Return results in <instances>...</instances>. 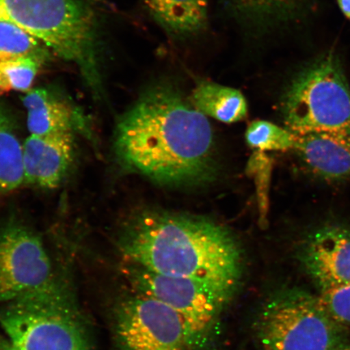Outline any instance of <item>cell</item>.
Wrapping results in <instances>:
<instances>
[{
  "label": "cell",
  "instance_id": "6da1fadb",
  "mask_svg": "<svg viewBox=\"0 0 350 350\" xmlns=\"http://www.w3.org/2000/svg\"><path fill=\"white\" fill-rule=\"evenodd\" d=\"M206 117L173 82H156L118 122L113 139L118 163L161 186L213 181L215 143Z\"/></svg>",
  "mask_w": 350,
  "mask_h": 350
},
{
  "label": "cell",
  "instance_id": "7a4b0ae2",
  "mask_svg": "<svg viewBox=\"0 0 350 350\" xmlns=\"http://www.w3.org/2000/svg\"><path fill=\"white\" fill-rule=\"evenodd\" d=\"M120 249L131 265L235 291L243 251L226 226L203 217L148 210L126 223Z\"/></svg>",
  "mask_w": 350,
  "mask_h": 350
},
{
  "label": "cell",
  "instance_id": "3957f363",
  "mask_svg": "<svg viewBox=\"0 0 350 350\" xmlns=\"http://www.w3.org/2000/svg\"><path fill=\"white\" fill-rule=\"evenodd\" d=\"M0 325L20 350H93L71 293L56 280L4 305Z\"/></svg>",
  "mask_w": 350,
  "mask_h": 350
},
{
  "label": "cell",
  "instance_id": "277c9868",
  "mask_svg": "<svg viewBox=\"0 0 350 350\" xmlns=\"http://www.w3.org/2000/svg\"><path fill=\"white\" fill-rule=\"evenodd\" d=\"M0 18L31 34L99 85L93 21L78 0H0Z\"/></svg>",
  "mask_w": 350,
  "mask_h": 350
},
{
  "label": "cell",
  "instance_id": "5b68a950",
  "mask_svg": "<svg viewBox=\"0 0 350 350\" xmlns=\"http://www.w3.org/2000/svg\"><path fill=\"white\" fill-rule=\"evenodd\" d=\"M282 109L295 135H350V87L338 57L326 54L300 70L284 92Z\"/></svg>",
  "mask_w": 350,
  "mask_h": 350
},
{
  "label": "cell",
  "instance_id": "8992f818",
  "mask_svg": "<svg viewBox=\"0 0 350 350\" xmlns=\"http://www.w3.org/2000/svg\"><path fill=\"white\" fill-rule=\"evenodd\" d=\"M262 350H344L347 328L328 313L319 296L299 288L275 293L257 318Z\"/></svg>",
  "mask_w": 350,
  "mask_h": 350
},
{
  "label": "cell",
  "instance_id": "52a82bcc",
  "mask_svg": "<svg viewBox=\"0 0 350 350\" xmlns=\"http://www.w3.org/2000/svg\"><path fill=\"white\" fill-rule=\"evenodd\" d=\"M128 278L135 293L169 306L190 327L198 341L215 323L234 291L200 280L170 277L129 265Z\"/></svg>",
  "mask_w": 350,
  "mask_h": 350
},
{
  "label": "cell",
  "instance_id": "ba28073f",
  "mask_svg": "<svg viewBox=\"0 0 350 350\" xmlns=\"http://www.w3.org/2000/svg\"><path fill=\"white\" fill-rule=\"evenodd\" d=\"M113 331L120 350H192L198 343L177 312L138 293L117 306Z\"/></svg>",
  "mask_w": 350,
  "mask_h": 350
},
{
  "label": "cell",
  "instance_id": "9c48e42d",
  "mask_svg": "<svg viewBox=\"0 0 350 350\" xmlns=\"http://www.w3.org/2000/svg\"><path fill=\"white\" fill-rule=\"evenodd\" d=\"M55 281L50 256L32 229L16 221L0 227V303H11Z\"/></svg>",
  "mask_w": 350,
  "mask_h": 350
},
{
  "label": "cell",
  "instance_id": "30bf717a",
  "mask_svg": "<svg viewBox=\"0 0 350 350\" xmlns=\"http://www.w3.org/2000/svg\"><path fill=\"white\" fill-rule=\"evenodd\" d=\"M299 259L321 290L350 284V226H318L301 242Z\"/></svg>",
  "mask_w": 350,
  "mask_h": 350
},
{
  "label": "cell",
  "instance_id": "8fae6325",
  "mask_svg": "<svg viewBox=\"0 0 350 350\" xmlns=\"http://www.w3.org/2000/svg\"><path fill=\"white\" fill-rule=\"evenodd\" d=\"M74 133L30 135L23 143L25 181L45 189L58 187L75 159Z\"/></svg>",
  "mask_w": 350,
  "mask_h": 350
},
{
  "label": "cell",
  "instance_id": "7c38bea8",
  "mask_svg": "<svg viewBox=\"0 0 350 350\" xmlns=\"http://www.w3.org/2000/svg\"><path fill=\"white\" fill-rule=\"evenodd\" d=\"M295 135V150L310 172L328 182L350 178V135L321 131Z\"/></svg>",
  "mask_w": 350,
  "mask_h": 350
},
{
  "label": "cell",
  "instance_id": "4fadbf2b",
  "mask_svg": "<svg viewBox=\"0 0 350 350\" xmlns=\"http://www.w3.org/2000/svg\"><path fill=\"white\" fill-rule=\"evenodd\" d=\"M227 16L256 40L266 39L294 20L304 0H219Z\"/></svg>",
  "mask_w": 350,
  "mask_h": 350
},
{
  "label": "cell",
  "instance_id": "5bb4252c",
  "mask_svg": "<svg viewBox=\"0 0 350 350\" xmlns=\"http://www.w3.org/2000/svg\"><path fill=\"white\" fill-rule=\"evenodd\" d=\"M27 111L30 135H48L85 131V117L64 98L46 89H34L22 99Z\"/></svg>",
  "mask_w": 350,
  "mask_h": 350
},
{
  "label": "cell",
  "instance_id": "9a60e30c",
  "mask_svg": "<svg viewBox=\"0 0 350 350\" xmlns=\"http://www.w3.org/2000/svg\"><path fill=\"white\" fill-rule=\"evenodd\" d=\"M152 18L170 38L186 42L200 36L208 25V0H144Z\"/></svg>",
  "mask_w": 350,
  "mask_h": 350
},
{
  "label": "cell",
  "instance_id": "2e32d148",
  "mask_svg": "<svg viewBox=\"0 0 350 350\" xmlns=\"http://www.w3.org/2000/svg\"><path fill=\"white\" fill-rule=\"evenodd\" d=\"M190 100L203 115L225 124L239 122L247 115V100L239 90L214 82L200 81Z\"/></svg>",
  "mask_w": 350,
  "mask_h": 350
},
{
  "label": "cell",
  "instance_id": "e0dca14e",
  "mask_svg": "<svg viewBox=\"0 0 350 350\" xmlns=\"http://www.w3.org/2000/svg\"><path fill=\"white\" fill-rule=\"evenodd\" d=\"M24 183L23 144L12 117L0 106V194L14 191Z\"/></svg>",
  "mask_w": 350,
  "mask_h": 350
},
{
  "label": "cell",
  "instance_id": "ac0fdd59",
  "mask_svg": "<svg viewBox=\"0 0 350 350\" xmlns=\"http://www.w3.org/2000/svg\"><path fill=\"white\" fill-rule=\"evenodd\" d=\"M49 49L40 41L12 22L0 18V59H36L44 64Z\"/></svg>",
  "mask_w": 350,
  "mask_h": 350
},
{
  "label": "cell",
  "instance_id": "d6986e66",
  "mask_svg": "<svg viewBox=\"0 0 350 350\" xmlns=\"http://www.w3.org/2000/svg\"><path fill=\"white\" fill-rule=\"evenodd\" d=\"M245 137L249 146L262 152L295 150L296 144V135L290 130L265 120L252 122Z\"/></svg>",
  "mask_w": 350,
  "mask_h": 350
},
{
  "label": "cell",
  "instance_id": "ffe728a7",
  "mask_svg": "<svg viewBox=\"0 0 350 350\" xmlns=\"http://www.w3.org/2000/svg\"><path fill=\"white\" fill-rule=\"evenodd\" d=\"M43 64L36 59H0V95L10 91L29 92Z\"/></svg>",
  "mask_w": 350,
  "mask_h": 350
},
{
  "label": "cell",
  "instance_id": "44dd1931",
  "mask_svg": "<svg viewBox=\"0 0 350 350\" xmlns=\"http://www.w3.org/2000/svg\"><path fill=\"white\" fill-rule=\"evenodd\" d=\"M273 161L266 152L255 150L249 159L246 172L255 181L260 223L266 227L269 208V187L272 177Z\"/></svg>",
  "mask_w": 350,
  "mask_h": 350
},
{
  "label": "cell",
  "instance_id": "7402d4cb",
  "mask_svg": "<svg viewBox=\"0 0 350 350\" xmlns=\"http://www.w3.org/2000/svg\"><path fill=\"white\" fill-rule=\"evenodd\" d=\"M319 299L336 321L350 325V284L323 288Z\"/></svg>",
  "mask_w": 350,
  "mask_h": 350
},
{
  "label": "cell",
  "instance_id": "603a6c76",
  "mask_svg": "<svg viewBox=\"0 0 350 350\" xmlns=\"http://www.w3.org/2000/svg\"><path fill=\"white\" fill-rule=\"evenodd\" d=\"M0 350H20L6 336H0Z\"/></svg>",
  "mask_w": 350,
  "mask_h": 350
},
{
  "label": "cell",
  "instance_id": "cb8c5ba5",
  "mask_svg": "<svg viewBox=\"0 0 350 350\" xmlns=\"http://www.w3.org/2000/svg\"><path fill=\"white\" fill-rule=\"evenodd\" d=\"M340 8L350 20V0H338Z\"/></svg>",
  "mask_w": 350,
  "mask_h": 350
},
{
  "label": "cell",
  "instance_id": "d4e9b609",
  "mask_svg": "<svg viewBox=\"0 0 350 350\" xmlns=\"http://www.w3.org/2000/svg\"><path fill=\"white\" fill-rule=\"evenodd\" d=\"M344 350H350V345H348V347L345 348Z\"/></svg>",
  "mask_w": 350,
  "mask_h": 350
}]
</instances>
